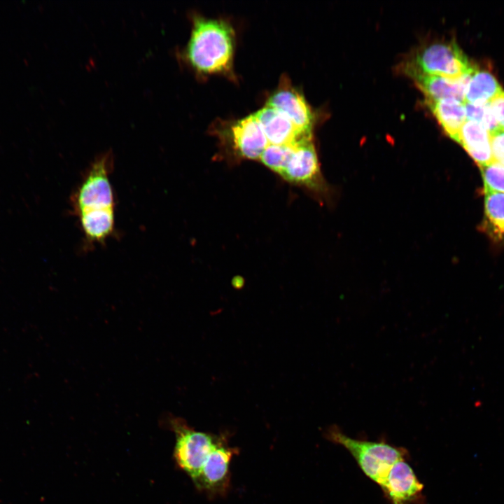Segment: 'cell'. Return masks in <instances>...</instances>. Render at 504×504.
Masks as SVG:
<instances>
[{
    "instance_id": "1",
    "label": "cell",
    "mask_w": 504,
    "mask_h": 504,
    "mask_svg": "<svg viewBox=\"0 0 504 504\" xmlns=\"http://www.w3.org/2000/svg\"><path fill=\"white\" fill-rule=\"evenodd\" d=\"M234 47V31L229 24L195 15L184 57L197 72L230 74Z\"/></svg>"
},
{
    "instance_id": "2",
    "label": "cell",
    "mask_w": 504,
    "mask_h": 504,
    "mask_svg": "<svg viewBox=\"0 0 504 504\" xmlns=\"http://www.w3.org/2000/svg\"><path fill=\"white\" fill-rule=\"evenodd\" d=\"M327 437L344 447L354 458L360 469L380 486L395 463L405 458V449L384 442H372L351 438L337 426L331 427Z\"/></svg>"
},
{
    "instance_id": "3",
    "label": "cell",
    "mask_w": 504,
    "mask_h": 504,
    "mask_svg": "<svg viewBox=\"0 0 504 504\" xmlns=\"http://www.w3.org/2000/svg\"><path fill=\"white\" fill-rule=\"evenodd\" d=\"M111 152L97 157L71 196L74 213L95 209L115 208V200L110 181L113 169Z\"/></svg>"
},
{
    "instance_id": "4",
    "label": "cell",
    "mask_w": 504,
    "mask_h": 504,
    "mask_svg": "<svg viewBox=\"0 0 504 504\" xmlns=\"http://www.w3.org/2000/svg\"><path fill=\"white\" fill-rule=\"evenodd\" d=\"M405 68V72L458 78L470 74L475 66L458 45L451 41L433 43L421 48Z\"/></svg>"
},
{
    "instance_id": "5",
    "label": "cell",
    "mask_w": 504,
    "mask_h": 504,
    "mask_svg": "<svg viewBox=\"0 0 504 504\" xmlns=\"http://www.w3.org/2000/svg\"><path fill=\"white\" fill-rule=\"evenodd\" d=\"M170 426L176 435L174 458L195 482L219 438L195 430L179 418L171 419Z\"/></svg>"
},
{
    "instance_id": "6",
    "label": "cell",
    "mask_w": 504,
    "mask_h": 504,
    "mask_svg": "<svg viewBox=\"0 0 504 504\" xmlns=\"http://www.w3.org/2000/svg\"><path fill=\"white\" fill-rule=\"evenodd\" d=\"M267 106L283 113L302 134L312 135V113L304 97L286 78H282L278 88L269 97Z\"/></svg>"
},
{
    "instance_id": "7",
    "label": "cell",
    "mask_w": 504,
    "mask_h": 504,
    "mask_svg": "<svg viewBox=\"0 0 504 504\" xmlns=\"http://www.w3.org/2000/svg\"><path fill=\"white\" fill-rule=\"evenodd\" d=\"M286 180L309 187L318 186L320 169L312 137L298 141L281 175Z\"/></svg>"
},
{
    "instance_id": "8",
    "label": "cell",
    "mask_w": 504,
    "mask_h": 504,
    "mask_svg": "<svg viewBox=\"0 0 504 504\" xmlns=\"http://www.w3.org/2000/svg\"><path fill=\"white\" fill-rule=\"evenodd\" d=\"M235 453V449L228 447L219 438L195 482L197 487L212 493L224 491L229 482L230 463Z\"/></svg>"
},
{
    "instance_id": "9",
    "label": "cell",
    "mask_w": 504,
    "mask_h": 504,
    "mask_svg": "<svg viewBox=\"0 0 504 504\" xmlns=\"http://www.w3.org/2000/svg\"><path fill=\"white\" fill-rule=\"evenodd\" d=\"M381 488L391 504H410L419 498L424 485L402 458L393 464Z\"/></svg>"
},
{
    "instance_id": "10",
    "label": "cell",
    "mask_w": 504,
    "mask_h": 504,
    "mask_svg": "<svg viewBox=\"0 0 504 504\" xmlns=\"http://www.w3.org/2000/svg\"><path fill=\"white\" fill-rule=\"evenodd\" d=\"M269 144L295 145L302 139L311 137L300 132L283 113L266 106L254 113Z\"/></svg>"
},
{
    "instance_id": "11",
    "label": "cell",
    "mask_w": 504,
    "mask_h": 504,
    "mask_svg": "<svg viewBox=\"0 0 504 504\" xmlns=\"http://www.w3.org/2000/svg\"><path fill=\"white\" fill-rule=\"evenodd\" d=\"M407 73L426 96V101H438L454 99L464 103L465 90L470 74L458 78H449L438 76Z\"/></svg>"
},
{
    "instance_id": "12",
    "label": "cell",
    "mask_w": 504,
    "mask_h": 504,
    "mask_svg": "<svg viewBox=\"0 0 504 504\" xmlns=\"http://www.w3.org/2000/svg\"><path fill=\"white\" fill-rule=\"evenodd\" d=\"M233 140L240 155L259 160L269 143L254 114L237 121L232 128Z\"/></svg>"
},
{
    "instance_id": "13",
    "label": "cell",
    "mask_w": 504,
    "mask_h": 504,
    "mask_svg": "<svg viewBox=\"0 0 504 504\" xmlns=\"http://www.w3.org/2000/svg\"><path fill=\"white\" fill-rule=\"evenodd\" d=\"M456 141L465 149L479 167L493 161L490 133L482 125L466 120Z\"/></svg>"
},
{
    "instance_id": "14",
    "label": "cell",
    "mask_w": 504,
    "mask_h": 504,
    "mask_svg": "<svg viewBox=\"0 0 504 504\" xmlns=\"http://www.w3.org/2000/svg\"><path fill=\"white\" fill-rule=\"evenodd\" d=\"M76 216L88 242H104L115 230L114 208L90 209Z\"/></svg>"
},
{
    "instance_id": "15",
    "label": "cell",
    "mask_w": 504,
    "mask_h": 504,
    "mask_svg": "<svg viewBox=\"0 0 504 504\" xmlns=\"http://www.w3.org/2000/svg\"><path fill=\"white\" fill-rule=\"evenodd\" d=\"M444 132L455 141L466 121L465 103L454 99L426 101Z\"/></svg>"
},
{
    "instance_id": "16",
    "label": "cell",
    "mask_w": 504,
    "mask_h": 504,
    "mask_svg": "<svg viewBox=\"0 0 504 504\" xmlns=\"http://www.w3.org/2000/svg\"><path fill=\"white\" fill-rule=\"evenodd\" d=\"M503 90L490 72L479 70L475 66L466 84L464 103H488Z\"/></svg>"
},
{
    "instance_id": "17",
    "label": "cell",
    "mask_w": 504,
    "mask_h": 504,
    "mask_svg": "<svg viewBox=\"0 0 504 504\" xmlns=\"http://www.w3.org/2000/svg\"><path fill=\"white\" fill-rule=\"evenodd\" d=\"M483 225L495 241L504 244V194L484 192Z\"/></svg>"
},
{
    "instance_id": "18",
    "label": "cell",
    "mask_w": 504,
    "mask_h": 504,
    "mask_svg": "<svg viewBox=\"0 0 504 504\" xmlns=\"http://www.w3.org/2000/svg\"><path fill=\"white\" fill-rule=\"evenodd\" d=\"M295 145L268 144L259 160L267 167L281 176L290 158Z\"/></svg>"
},
{
    "instance_id": "19",
    "label": "cell",
    "mask_w": 504,
    "mask_h": 504,
    "mask_svg": "<svg viewBox=\"0 0 504 504\" xmlns=\"http://www.w3.org/2000/svg\"><path fill=\"white\" fill-rule=\"evenodd\" d=\"M480 169L484 192L504 194V165L493 160Z\"/></svg>"
},
{
    "instance_id": "20",
    "label": "cell",
    "mask_w": 504,
    "mask_h": 504,
    "mask_svg": "<svg viewBox=\"0 0 504 504\" xmlns=\"http://www.w3.org/2000/svg\"><path fill=\"white\" fill-rule=\"evenodd\" d=\"M465 110L467 120L482 125L489 133L499 129L489 102L478 104L465 103Z\"/></svg>"
},
{
    "instance_id": "21",
    "label": "cell",
    "mask_w": 504,
    "mask_h": 504,
    "mask_svg": "<svg viewBox=\"0 0 504 504\" xmlns=\"http://www.w3.org/2000/svg\"><path fill=\"white\" fill-rule=\"evenodd\" d=\"M493 160L504 165V130L490 133Z\"/></svg>"
},
{
    "instance_id": "22",
    "label": "cell",
    "mask_w": 504,
    "mask_h": 504,
    "mask_svg": "<svg viewBox=\"0 0 504 504\" xmlns=\"http://www.w3.org/2000/svg\"><path fill=\"white\" fill-rule=\"evenodd\" d=\"M489 104L499 129L504 130V91L492 99Z\"/></svg>"
}]
</instances>
